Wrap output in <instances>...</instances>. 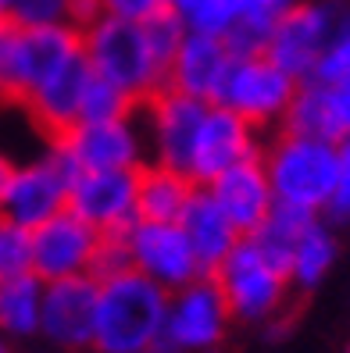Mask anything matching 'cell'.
<instances>
[{"label":"cell","instance_id":"2","mask_svg":"<svg viewBox=\"0 0 350 353\" xmlns=\"http://www.w3.org/2000/svg\"><path fill=\"white\" fill-rule=\"evenodd\" d=\"M79 54L97 79L118 86L136 103L150 100L164 86V68L143 36V26L129 18L100 14L97 22L79 29Z\"/></svg>","mask_w":350,"mask_h":353},{"label":"cell","instance_id":"12","mask_svg":"<svg viewBox=\"0 0 350 353\" xmlns=\"http://www.w3.org/2000/svg\"><path fill=\"white\" fill-rule=\"evenodd\" d=\"M100 236L93 225L75 218L68 207L61 214L47 218L29 232V272L39 282H57V279H75V275H93Z\"/></svg>","mask_w":350,"mask_h":353},{"label":"cell","instance_id":"30","mask_svg":"<svg viewBox=\"0 0 350 353\" xmlns=\"http://www.w3.org/2000/svg\"><path fill=\"white\" fill-rule=\"evenodd\" d=\"M139 26H143V36H147V43H150L154 57L161 61V68H164V65L172 61V54L179 50L182 36H186V26H182L168 8L157 11V14H150L147 22H139Z\"/></svg>","mask_w":350,"mask_h":353},{"label":"cell","instance_id":"23","mask_svg":"<svg viewBox=\"0 0 350 353\" xmlns=\"http://www.w3.org/2000/svg\"><path fill=\"white\" fill-rule=\"evenodd\" d=\"M39 303H43V282L32 272L4 275L0 279V336L4 339L39 336Z\"/></svg>","mask_w":350,"mask_h":353},{"label":"cell","instance_id":"38","mask_svg":"<svg viewBox=\"0 0 350 353\" xmlns=\"http://www.w3.org/2000/svg\"><path fill=\"white\" fill-rule=\"evenodd\" d=\"M11 164H14V161H11L8 154H0V185H4V179H8V172H11Z\"/></svg>","mask_w":350,"mask_h":353},{"label":"cell","instance_id":"10","mask_svg":"<svg viewBox=\"0 0 350 353\" xmlns=\"http://www.w3.org/2000/svg\"><path fill=\"white\" fill-rule=\"evenodd\" d=\"M68 168L47 147L39 157L14 161L0 185V218L32 232L36 225L61 214L68 203Z\"/></svg>","mask_w":350,"mask_h":353},{"label":"cell","instance_id":"8","mask_svg":"<svg viewBox=\"0 0 350 353\" xmlns=\"http://www.w3.org/2000/svg\"><path fill=\"white\" fill-rule=\"evenodd\" d=\"M47 147L68 168V175L139 168L147 161V139H143L136 114L111 121H75L68 132L47 139Z\"/></svg>","mask_w":350,"mask_h":353},{"label":"cell","instance_id":"35","mask_svg":"<svg viewBox=\"0 0 350 353\" xmlns=\"http://www.w3.org/2000/svg\"><path fill=\"white\" fill-rule=\"evenodd\" d=\"M104 14H115V18H129V22H147L150 14L164 11L168 0H100Z\"/></svg>","mask_w":350,"mask_h":353},{"label":"cell","instance_id":"39","mask_svg":"<svg viewBox=\"0 0 350 353\" xmlns=\"http://www.w3.org/2000/svg\"><path fill=\"white\" fill-rule=\"evenodd\" d=\"M8 29H11V26L0 22V54H4V43H8Z\"/></svg>","mask_w":350,"mask_h":353},{"label":"cell","instance_id":"24","mask_svg":"<svg viewBox=\"0 0 350 353\" xmlns=\"http://www.w3.org/2000/svg\"><path fill=\"white\" fill-rule=\"evenodd\" d=\"M297 4H300V0H243L236 26H233L229 36H225V39H229V47H233V54H257V50H264L272 29Z\"/></svg>","mask_w":350,"mask_h":353},{"label":"cell","instance_id":"22","mask_svg":"<svg viewBox=\"0 0 350 353\" xmlns=\"http://www.w3.org/2000/svg\"><path fill=\"white\" fill-rule=\"evenodd\" d=\"M340 261V236H336V225H329L322 214L311 218L290 250V261H286V279L297 293H311L318 289L329 272L336 268Z\"/></svg>","mask_w":350,"mask_h":353},{"label":"cell","instance_id":"15","mask_svg":"<svg viewBox=\"0 0 350 353\" xmlns=\"http://www.w3.org/2000/svg\"><path fill=\"white\" fill-rule=\"evenodd\" d=\"M261 143H264V136L254 125H246L243 118H236L222 103H208L204 118H200V129H197V139H193V150H190L186 175L197 185H208L225 168L257 157Z\"/></svg>","mask_w":350,"mask_h":353},{"label":"cell","instance_id":"21","mask_svg":"<svg viewBox=\"0 0 350 353\" xmlns=\"http://www.w3.org/2000/svg\"><path fill=\"white\" fill-rule=\"evenodd\" d=\"M197 193V182L186 172L143 161L136 168V218L143 221H179Z\"/></svg>","mask_w":350,"mask_h":353},{"label":"cell","instance_id":"32","mask_svg":"<svg viewBox=\"0 0 350 353\" xmlns=\"http://www.w3.org/2000/svg\"><path fill=\"white\" fill-rule=\"evenodd\" d=\"M347 79H350V32H340L333 43L318 54L307 82H318V86H340V82H347Z\"/></svg>","mask_w":350,"mask_h":353},{"label":"cell","instance_id":"14","mask_svg":"<svg viewBox=\"0 0 350 353\" xmlns=\"http://www.w3.org/2000/svg\"><path fill=\"white\" fill-rule=\"evenodd\" d=\"M65 207L100 236H121L136 221V168L75 172L68 179Z\"/></svg>","mask_w":350,"mask_h":353},{"label":"cell","instance_id":"1","mask_svg":"<svg viewBox=\"0 0 350 353\" xmlns=\"http://www.w3.org/2000/svg\"><path fill=\"white\" fill-rule=\"evenodd\" d=\"M168 293L133 268L97 279L93 353H139L161 339Z\"/></svg>","mask_w":350,"mask_h":353},{"label":"cell","instance_id":"18","mask_svg":"<svg viewBox=\"0 0 350 353\" xmlns=\"http://www.w3.org/2000/svg\"><path fill=\"white\" fill-rule=\"evenodd\" d=\"M208 196L222 207V214L233 221V228L240 236H251L254 228L269 218L272 211V185L269 175L261 168V157L240 161L233 168H225L222 175H215L208 185Z\"/></svg>","mask_w":350,"mask_h":353},{"label":"cell","instance_id":"3","mask_svg":"<svg viewBox=\"0 0 350 353\" xmlns=\"http://www.w3.org/2000/svg\"><path fill=\"white\" fill-rule=\"evenodd\" d=\"M261 168L269 175L272 200L304 214H322L336 179V143L293 132H272L261 143Z\"/></svg>","mask_w":350,"mask_h":353},{"label":"cell","instance_id":"9","mask_svg":"<svg viewBox=\"0 0 350 353\" xmlns=\"http://www.w3.org/2000/svg\"><path fill=\"white\" fill-rule=\"evenodd\" d=\"M233 328V314L211 275H200L168 293L161 339L179 353H218Z\"/></svg>","mask_w":350,"mask_h":353},{"label":"cell","instance_id":"36","mask_svg":"<svg viewBox=\"0 0 350 353\" xmlns=\"http://www.w3.org/2000/svg\"><path fill=\"white\" fill-rule=\"evenodd\" d=\"M100 14H104L100 0H68V26H75V29H86Z\"/></svg>","mask_w":350,"mask_h":353},{"label":"cell","instance_id":"41","mask_svg":"<svg viewBox=\"0 0 350 353\" xmlns=\"http://www.w3.org/2000/svg\"><path fill=\"white\" fill-rule=\"evenodd\" d=\"M347 353H350V346H347Z\"/></svg>","mask_w":350,"mask_h":353},{"label":"cell","instance_id":"28","mask_svg":"<svg viewBox=\"0 0 350 353\" xmlns=\"http://www.w3.org/2000/svg\"><path fill=\"white\" fill-rule=\"evenodd\" d=\"M139 111V103L133 97H126L118 86L97 79L90 72L86 93H82V108H79V121H111V118H129Z\"/></svg>","mask_w":350,"mask_h":353},{"label":"cell","instance_id":"13","mask_svg":"<svg viewBox=\"0 0 350 353\" xmlns=\"http://www.w3.org/2000/svg\"><path fill=\"white\" fill-rule=\"evenodd\" d=\"M204 108L208 103L182 97L175 90H164V86L150 100H143L136 118H139L143 139H147V161L175 168V172H186Z\"/></svg>","mask_w":350,"mask_h":353},{"label":"cell","instance_id":"7","mask_svg":"<svg viewBox=\"0 0 350 353\" xmlns=\"http://www.w3.org/2000/svg\"><path fill=\"white\" fill-rule=\"evenodd\" d=\"M340 32H350V4L347 0H300L272 29L261 54L269 61H275L297 82H307L318 54Z\"/></svg>","mask_w":350,"mask_h":353},{"label":"cell","instance_id":"31","mask_svg":"<svg viewBox=\"0 0 350 353\" xmlns=\"http://www.w3.org/2000/svg\"><path fill=\"white\" fill-rule=\"evenodd\" d=\"M322 218L336 228L350 225V139L336 143V179H333V193H329Z\"/></svg>","mask_w":350,"mask_h":353},{"label":"cell","instance_id":"26","mask_svg":"<svg viewBox=\"0 0 350 353\" xmlns=\"http://www.w3.org/2000/svg\"><path fill=\"white\" fill-rule=\"evenodd\" d=\"M311 218H318V214H304V211H293V207L272 203L269 218H264V221L254 228L251 239H254L261 250L269 254V257L282 268V272H286V261H290L293 243H297V236H300V228L311 221Z\"/></svg>","mask_w":350,"mask_h":353},{"label":"cell","instance_id":"11","mask_svg":"<svg viewBox=\"0 0 350 353\" xmlns=\"http://www.w3.org/2000/svg\"><path fill=\"white\" fill-rule=\"evenodd\" d=\"M121 246H126V257H129L133 272H139L143 279L161 285L164 293L182 289L186 282L204 275L186 236H182V228L175 221L136 218L126 232H121Z\"/></svg>","mask_w":350,"mask_h":353},{"label":"cell","instance_id":"4","mask_svg":"<svg viewBox=\"0 0 350 353\" xmlns=\"http://www.w3.org/2000/svg\"><path fill=\"white\" fill-rule=\"evenodd\" d=\"M211 279L218 285L225 307H229L233 321L264 328V325L286 318V303H290L293 285L282 268L251 236L236 239V246L211 272Z\"/></svg>","mask_w":350,"mask_h":353},{"label":"cell","instance_id":"34","mask_svg":"<svg viewBox=\"0 0 350 353\" xmlns=\"http://www.w3.org/2000/svg\"><path fill=\"white\" fill-rule=\"evenodd\" d=\"M325 103H329V118H333L336 143L350 139V79L340 82V86H325Z\"/></svg>","mask_w":350,"mask_h":353},{"label":"cell","instance_id":"16","mask_svg":"<svg viewBox=\"0 0 350 353\" xmlns=\"http://www.w3.org/2000/svg\"><path fill=\"white\" fill-rule=\"evenodd\" d=\"M93 318H97V279L93 275L43 282L39 339H47L57 350L82 353L93 346Z\"/></svg>","mask_w":350,"mask_h":353},{"label":"cell","instance_id":"6","mask_svg":"<svg viewBox=\"0 0 350 353\" xmlns=\"http://www.w3.org/2000/svg\"><path fill=\"white\" fill-rule=\"evenodd\" d=\"M297 86L300 82L293 75H286L261 50L257 54H233L215 103L229 108L236 118H243L246 125H254L264 136V132L279 129V121H282L286 108H290Z\"/></svg>","mask_w":350,"mask_h":353},{"label":"cell","instance_id":"37","mask_svg":"<svg viewBox=\"0 0 350 353\" xmlns=\"http://www.w3.org/2000/svg\"><path fill=\"white\" fill-rule=\"evenodd\" d=\"M139 353H179V350H172V346L164 343V339H157V343H150V346H143Z\"/></svg>","mask_w":350,"mask_h":353},{"label":"cell","instance_id":"29","mask_svg":"<svg viewBox=\"0 0 350 353\" xmlns=\"http://www.w3.org/2000/svg\"><path fill=\"white\" fill-rule=\"evenodd\" d=\"M0 22L11 29L68 22V0H0Z\"/></svg>","mask_w":350,"mask_h":353},{"label":"cell","instance_id":"5","mask_svg":"<svg viewBox=\"0 0 350 353\" xmlns=\"http://www.w3.org/2000/svg\"><path fill=\"white\" fill-rule=\"evenodd\" d=\"M72 57H79V29L68 22L8 29V43L0 54V100L22 108Z\"/></svg>","mask_w":350,"mask_h":353},{"label":"cell","instance_id":"17","mask_svg":"<svg viewBox=\"0 0 350 353\" xmlns=\"http://www.w3.org/2000/svg\"><path fill=\"white\" fill-rule=\"evenodd\" d=\"M229 61H233V47L225 36L186 32L172 61L164 65V90L193 97L200 103H215Z\"/></svg>","mask_w":350,"mask_h":353},{"label":"cell","instance_id":"33","mask_svg":"<svg viewBox=\"0 0 350 353\" xmlns=\"http://www.w3.org/2000/svg\"><path fill=\"white\" fill-rule=\"evenodd\" d=\"M29 272V232L0 218V279Z\"/></svg>","mask_w":350,"mask_h":353},{"label":"cell","instance_id":"19","mask_svg":"<svg viewBox=\"0 0 350 353\" xmlns=\"http://www.w3.org/2000/svg\"><path fill=\"white\" fill-rule=\"evenodd\" d=\"M86 82H90V68L86 61L72 57L61 72H54L43 86H39L22 108L26 114L36 121V129L43 132L47 139L68 132L75 121H79V108H82V93H86Z\"/></svg>","mask_w":350,"mask_h":353},{"label":"cell","instance_id":"40","mask_svg":"<svg viewBox=\"0 0 350 353\" xmlns=\"http://www.w3.org/2000/svg\"><path fill=\"white\" fill-rule=\"evenodd\" d=\"M0 353H14V350L8 346V339H4V336H0Z\"/></svg>","mask_w":350,"mask_h":353},{"label":"cell","instance_id":"20","mask_svg":"<svg viewBox=\"0 0 350 353\" xmlns=\"http://www.w3.org/2000/svg\"><path fill=\"white\" fill-rule=\"evenodd\" d=\"M175 225L182 228V236H186V243H190V250H193L204 275H211L215 268L225 261V254L236 246V239H240L233 221L222 214V207L208 196L204 185H197L193 200L186 203V211L179 214Z\"/></svg>","mask_w":350,"mask_h":353},{"label":"cell","instance_id":"25","mask_svg":"<svg viewBox=\"0 0 350 353\" xmlns=\"http://www.w3.org/2000/svg\"><path fill=\"white\" fill-rule=\"evenodd\" d=\"M279 132H293V136H311V139H333V118H329V103H325V86L318 82H300L290 108H286Z\"/></svg>","mask_w":350,"mask_h":353},{"label":"cell","instance_id":"27","mask_svg":"<svg viewBox=\"0 0 350 353\" xmlns=\"http://www.w3.org/2000/svg\"><path fill=\"white\" fill-rule=\"evenodd\" d=\"M243 0H168V11L179 18L186 32L229 36L240 18Z\"/></svg>","mask_w":350,"mask_h":353}]
</instances>
